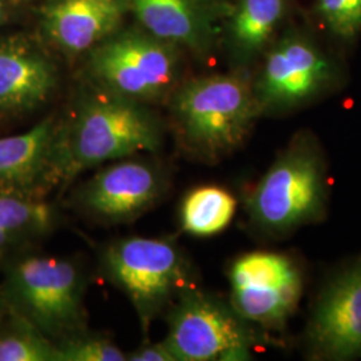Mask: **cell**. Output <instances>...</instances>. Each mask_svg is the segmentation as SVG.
Returning a JSON list of instances; mask_svg holds the SVG:
<instances>
[{
  "mask_svg": "<svg viewBox=\"0 0 361 361\" xmlns=\"http://www.w3.org/2000/svg\"><path fill=\"white\" fill-rule=\"evenodd\" d=\"M164 343L176 361L250 360L259 347L284 344L247 322L229 300L197 285L171 304Z\"/></svg>",
  "mask_w": 361,
  "mask_h": 361,
  "instance_id": "4",
  "label": "cell"
},
{
  "mask_svg": "<svg viewBox=\"0 0 361 361\" xmlns=\"http://www.w3.org/2000/svg\"><path fill=\"white\" fill-rule=\"evenodd\" d=\"M161 143L158 122L140 102L111 91L91 95L71 122L62 123L63 186L106 162L157 152Z\"/></svg>",
  "mask_w": 361,
  "mask_h": 361,
  "instance_id": "3",
  "label": "cell"
},
{
  "mask_svg": "<svg viewBox=\"0 0 361 361\" xmlns=\"http://www.w3.org/2000/svg\"><path fill=\"white\" fill-rule=\"evenodd\" d=\"M165 186L158 169L137 159H118L99 170L78 194L80 207L91 216L122 222L142 214L154 204Z\"/></svg>",
  "mask_w": 361,
  "mask_h": 361,
  "instance_id": "12",
  "label": "cell"
},
{
  "mask_svg": "<svg viewBox=\"0 0 361 361\" xmlns=\"http://www.w3.org/2000/svg\"><path fill=\"white\" fill-rule=\"evenodd\" d=\"M235 210L237 201L226 189L214 185L200 186L182 201L180 226L195 237H212L231 225Z\"/></svg>",
  "mask_w": 361,
  "mask_h": 361,
  "instance_id": "18",
  "label": "cell"
},
{
  "mask_svg": "<svg viewBox=\"0 0 361 361\" xmlns=\"http://www.w3.org/2000/svg\"><path fill=\"white\" fill-rule=\"evenodd\" d=\"M335 62L297 31L280 39L265 56L253 89L261 114H286L322 98L338 85Z\"/></svg>",
  "mask_w": 361,
  "mask_h": 361,
  "instance_id": "8",
  "label": "cell"
},
{
  "mask_svg": "<svg viewBox=\"0 0 361 361\" xmlns=\"http://www.w3.org/2000/svg\"><path fill=\"white\" fill-rule=\"evenodd\" d=\"M316 13L341 40L349 42L361 32V0H316Z\"/></svg>",
  "mask_w": 361,
  "mask_h": 361,
  "instance_id": "21",
  "label": "cell"
},
{
  "mask_svg": "<svg viewBox=\"0 0 361 361\" xmlns=\"http://www.w3.org/2000/svg\"><path fill=\"white\" fill-rule=\"evenodd\" d=\"M233 307L261 329L283 334L304 293V271L296 258L258 250L235 258L228 271Z\"/></svg>",
  "mask_w": 361,
  "mask_h": 361,
  "instance_id": "7",
  "label": "cell"
},
{
  "mask_svg": "<svg viewBox=\"0 0 361 361\" xmlns=\"http://www.w3.org/2000/svg\"><path fill=\"white\" fill-rule=\"evenodd\" d=\"M56 344V361H125L128 353L102 335H91L86 329L66 337Z\"/></svg>",
  "mask_w": 361,
  "mask_h": 361,
  "instance_id": "20",
  "label": "cell"
},
{
  "mask_svg": "<svg viewBox=\"0 0 361 361\" xmlns=\"http://www.w3.org/2000/svg\"><path fill=\"white\" fill-rule=\"evenodd\" d=\"M171 113L183 152L207 164L241 147L262 116L253 82L243 73L186 82L171 99Z\"/></svg>",
  "mask_w": 361,
  "mask_h": 361,
  "instance_id": "2",
  "label": "cell"
},
{
  "mask_svg": "<svg viewBox=\"0 0 361 361\" xmlns=\"http://www.w3.org/2000/svg\"><path fill=\"white\" fill-rule=\"evenodd\" d=\"M154 38L207 51L224 11L222 0H126Z\"/></svg>",
  "mask_w": 361,
  "mask_h": 361,
  "instance_id": "14",
  "label": "cell"
},
{
  "mask_svg": "<svg viewBox=\"0 0 361 361\" xmlns=\"http://www.w3.org/2000/svg\"><path fill=\"white\" fill-rule=\"evenodd\" d=\"M126 357L130 361H176L164 340L152 343L149 338H145L142 345L128 353Z\"/></svg>",
  "mask_w": 361,
  "mask_h": 361,
  "instance_id": "22",
  "label": "cell"
},
{
  "mask_svg": "<svg viewBox=\"0 0 361 361\" xmlns=\"http://www.w3.org/2000/svg\"><path fill=\"white\" fill-rule=\"evenodd\" d=\"M55 221L56 212L46 200L0 193V255L49 232Z\"/></svg>",
  "mask_w": 361,
  "mask_h": 361,
  "instance_id": "17",
  "label": "cell"
},
{
  "mask_svg": "<svg viewBox=\"0 0 361 361\" xmlns=\"http://www.w3.org/2000/svg\"><path fill=\"white\" fill-rule=\"evenodd\" d=\"M6 15H7L6 1H4V0H0V25L6 20Z\"/></svg>",
  "mask_w": 361,
  "mask_h": 361,
  "instance_id": "23",
  "label": "cell"
},
{
  "mask_svg": "<svg viewBox=\"0 0 361 361\" xmlns=\"http://www.w3.org/2000/svg\"><path fill=\"white\" fill-rule=\"evenodd\" d=\"M302 347L308 360L361 359V253L341 264L320 286Z\"/></svg>",
  "mask_w": 361,
  "mask_h": 361,
  "instance_id": "9",
  "label": "cell"
},
{
  "mask_svg": "<svg viewBox=\"0 0 361 361\" xmlns=\"http://www.w3.org/2000/svg\"><path fill=\"white\" fill-rule=\"evenodd\" d=\"M128 7L126 0H54L43 8L42 25L54 44L78 54L109 38Z\"/></svg>",
  "mask_w": 361,
  "mask_h": 361,
  "instance_id": "15",
  "label": "cell"
},
{
  "mask_svg": "<svg viewBox=\"0 0 361 361\" xmlns=\"http://www.w3.org/2000/svg\"><path fill=\"white\" fill-rule=\"evenodd\" d=\"M7 310H8L7 304H6V300H4L3 293H1V289H0V317H3V313H6Z\"/></svg>",
  "mask_w": 361,
  "mask_h": 361,
  "instance_id": "24",
  "label": "cell"
},
{
  "mask_svg": "<svg viewBox=\"0 0 361 361\" xmlns=\"http://www.w3.org/2000/svg\"><path fill=\"white\" fill-rule=\"evenodd\" d=\"M10 313L11 319L0 323V361H56V344L23 317Z\"/></svg>",
  "mask_w": 361,
  "mask_h": 361,
  "instance_id": "19",
  "label": "cell"
},
{
  "mask_svg": "<svg viewBox=\"0 0 361 361\" xmlns=\"http://www.w3.org/2000/svg\"><path fill=\"white\" fill-rule=\"evenodd\" d=\"M329 166L319 137L298 130L246 198L249 226L265 241L285 240L328 216Z\"/></svg>",
  "mask_w": 361,
  "mask_h": 361,
  "instance_id": "1",
  "label": "cell"
},
{
  "mask_svg": "<svg viewBox=\"0 0 361 361\" xmlns=\"http://www.w3.org/2000/svg\"><path fill=\"white\" fill-rule=\"evenodd\" d=\"M58 82L49 55L25 37L0 40V114L28 113L44 104Z\"/></svg>",
  "mask_w": 361,
  "mask_h": 361,
  "instance_id": "13",
  "label": "cell"
},
{
  "mask_svg": "<svg viewBox=\"0 0 361 361\" xmlns=\"http://www.w3.org/2000/svg\"><path fill=\"white\" fill-rule=\"evenodd\" d=\"M62 123L49 116L26 133L0 138V193L46 200L65 185Z\"/></svg>",
  "mask_w": 361,
  "mask_h": 361,
  "instance_id": "11",
  "label": "cell"
},
{
  "mask_svg": "<svg viewBox=\"0 0 361 361\" xmlns=\"http://www.w3.org/2000/svg\"><path fill=\"white\" fill-rule=\"evenodd\" d=\"M90 68L111 92L137 102L165 95L177 78L174 52L141 34H125L97 46Z\"/></svg>",
  "mask_w": 361,
  "mask_h": 361,
  "instance_id": "10",
  "label": "cell"
},
{
  "mask_svg": "<svg viewBox=\"0 0 361 361\" xmlns=\"http://www.w3.org/2000/svg\"><path fill=\"white\" fill-rule=\"evenodd\" d=\"M109 280L128 297L146 335L155 317L194 284L190 261L171 240L129 237L104 250Z\"/></svg>",
  "mask_w": 361,
  "mask_h": 361,
  "instance_id": "6",
  "label": "cell"
},
{
  "mask_svg": "<svg viewBox=\"0 0 361 361\" xmlns=\"http://www.w3.org/2000/svg\"><path fill=\"white\" fill-rule=\"evenodd\" d=\"M7 308L54 343L85 331V277L77 264L55 256H26L7 271Z\"/></svg>",
  "mask_w": 361,
  "mask_h": 361,
  "instance_id": "5",
  "label": "cell"
},
{
  "mask_svg": "<svg viewBox=\"0 0 361 361\" xmlns=\"http://www.w3.org/2000/svg\"><path fill=\"white\" fill-rule=\"evenodd\" d=\"M288 6L289 0H240L231 20V38L241 58L256 55L271 42Z\"/></svg>",
  "mask_w": 361,
  "mask_h": 361,
  "instance_id": "16",
  "label": "cell"
}]
</instances>
